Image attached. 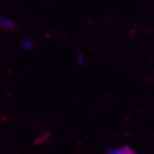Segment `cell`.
I'll return each instance as SVG.
<instances>
[{"label":"cell","instance_id":"4","mask_svg":"<svg viewBox=\"0 0 154 154\" xmlns=\"http://www.w3.org/2000/svg\"><path fill=\"white\" fill-rule=\"evenodd\" d=\"M47 137H48V135H47V134H43V137H41V138H38V139L35 140V144H41V143L43 142V140H46V139H47Z\"/></svg>","mask_w":154,"mask_h":154},{"label":"cell","instance_id":"1","mask_svg":"<svg viewBox=\"0 0 154 154\" xmlns=\"http://www.w3.org/2000/svg\"><path fill=\"white\" fill-rule=\"evenodd\" d=\"M107 154H135L130 146L128 145H123V146H119V148H112V149H109Z\"/></svg>","mask_w":154,"mask_h":154},{"label":"cell","instance_id":"3","mask_svg":"<svg viewBox=\"0 0 154 154\" xmlns=\"http://www.w3.org/2000/svg\"><path fill=\"white\" fill-rule=\"evenodd\" d=\"M22 47H23L25 51H29V49L33 48V42H30V41H24V42L22 43Z\"/></svg>","mask_w":154,"mask_h":154},{"label":"cell","instance_id":"2","mask_svg":"<svg viewBox=\"0 0 154 154\" xmlns=\"http://www.w3.org/2000/svg\"><path fill=\"white\" fill-rule=\"evenodd\" d=\"M0 29L13 30V29H15V23H14V22H11L10 19L0 18Z\"/></svg>","mask_w":154,"mask_h":154},{"label":"cell","instance_id":"5","mask_svg":"<svg viewBox=\"0 0 154 154\" xmlns=\"http://www.w3.org/2000/svg\"><path fill=\"white\" fill-rule=\"evenodd\" d=\"M77 62H79L80 65H83V63H85V61H83V58H82V56H81V54L77 56Z\"/></svg>","mask_w":154,"mask_h":154}]
</instances>
